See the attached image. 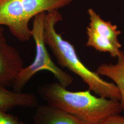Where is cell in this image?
Returning <instances> with one entry per match:
<instances>
[{"instance_id":"obj_6","label":"cell","mask_w":124,"mask_h":124,"mask_svg":"<svg viewBox=\"0 0 124 124\" xmlns=\"http://www.w3.org/2000/svg\"><path fill=\"white\" fill-rule=\"evenodd\" d=\"M33 122L34 124H85L75 116L48 103L37 107Z\"/></svg>"},{"instance_id":"obj_11","label":"cell","mask_w":124,"mask_h":124,"mask_svg":"<svg viewBox=\"0 0 124 124\" xmlns=\"http://www.w3.org/2000/svg\"><path fill=\"white\" fill-rule=\"evenodd\" d=\"M20 121L18 118L0 110V124H19Z\"/></svg>"},{"instance_id":"obj_3","label":"cell","mask_w":124,"mask_h":124,"mask_svg":"<svg viewBox=\"0 0 124 124\" xmlns=\"http://www.w3.org/2000/svg\"><path fill=\"white\" fill-rule=\"evenodd\" d=\"M74 0H0V25H5L21 42L32 37L29 24L31 18L42 12L59 9Z\"/></svg>"},{"instance_id":"obj_9","label":"cell","mask_w":124,"mask_h":124,"mask_svg":"<svg viewBox=\"0 0 124 124\" xmlns=\"http://www.w3.org/2000/svg\"><path fill=\"white\" fill-rule=\"evenodd\" d=\"M87 14L90 19L89 27L99 35L110 40L121 48L122 45L118 40V37L121 32L118 29V26L110 21L103 20L93 8L88 9Z\"/></svg>"},{"instance_id":"obj_7","label":"cell","mask_w":124,"mask_h":124,"mask_svg":"<svg viewBox=\"0 0 124 124\" xmlns=\"http://www.w3.org/2000/svg\"><path fill=\"white\" fill-rule=\"evenodd\" d=\"M39 105L37 98L33 94L9 91L0 85V110L7 112L16 107L34 108Z\"/></svg>"},{"instance_id":"obj_12","label":"cell","mask_w":124,"mask_h":124,"mask_svg":"<svg viewBox=\"0 0 124 124\" xmlns=\"http://www.w3.org/2000/svg\"><path fill=\"white\" fill-rule=\"evenodd\" d=\"M102 124H124V116L119 114L108 118Z\"/></svg>"},{"instance_id":"obj_5","label":"cell","mask_w":124,"mask_h":124,"mask_svg":"<svg viewBox=\"0 0 124 124\" xmlns=\"http://www.w3.org/2000/svg\"><path fill=\"white\" fill-rule=\"evenodd\" d=\"M23 68L19 51L8 43L3 33L0 34V85L12 86Z\"/></svg>"},{"instance_id":"obj_4","label":"cell","mask_w":124,"mask_h":124,"mask_svg":"<svg viewBox=\"0 0 124 124\" xmlns=\"http://www.w3.org/2000/svg\"><path fill=\"white\" fill-rule=\"evenodd\" d=\"M46 13H41L33 18L31 32L36 45V56L31 65L24 67L21 70L12 85L13 91L16 92L21 93L29 80L41 70L51 72L58 82L65 88L73 83V78L55 64L46 49L44 40Z\"/></svg>"},{"instance_id":"obj_2","label":"cell","mask_w":124,"mask_h":124,"mask_svg":"<svg viewBox=\"0 0 124 124\" xmlns=\"http://www.w3.org/2000/svg\"><path fill=\"white\" fill-rule=\"evenodd\" d=\"M62 17L58 9L46 12L44 23V40L58 64L79 76L89 90L99 97L120 101V94L116 85L104 80L97 72L90 70L81 62L75 48L56 31L55 26Z\"/></svg>"},{"instance_id":"obj_14","label":"cell","mask_w":124,"mask_h":124,"mask_svg":"<svg viewBox=\"0 0 124 124\" xmlns=\"http://www.w3.org/2000/svg\"><path fill=\"white\" fill-rule=\"evenodd\" d=\"M19 124H26L25 123H23V122L22 121H20V122H19Z\"/></svg>"},{"instance_id":"obj_13","label":"cell","mask_w":124,"mask_h":124,"mask_svg":"<svg viewBox=\"0 0 124 124\" xmlns=\"http://www.w3.org/2000/svg\"><path fill=\"white\" fill-rule=\"evenodd\" d=\"M4 33V29L0 25V34Z\"/></svg>"},{"instance_id":"obj_8","label":"cell","mask_w":124,"mask_h":124,"mask_svg":"<svg viewBox=\"0 0 124 124\" xmlns=\"http://www.w3.org/2000/svg\"><path fill=\"white\" fill-rule=\"evenodd\" d=\"M116 64L102 63L97 70L98 75L105 76L113 80L120 91V102L122 110H124V51L121 50L117 57Z\"/></svg>"},{"instance_id":"obj_10","label":"cell","mask_w":124,"mask_h":124,"mask_svg":"<svg viewBox=\"0 0 124 124\" xmlns=\"http://www.w3.org/2000/svg\"><path fill=\"white\" fill-rule=\"evenodd\" d=\"M86 33L88 37L86 46L93 47L100 52L108 53L113 58H117L119 55L120 48L110 40L99 35L88 26L86 27Z\"/></svg>"},{"instance_id":"obj_1","label":"cell","mask_w":124,"mask_h":124,"mask_svg":"<svg viewBox=\"0 0 124 124\" xmlns=\"http://www.w3.org/2000/svg\"><path fill=\"white\" fill-rule=\"evenodd\" d=\"M41 98L76 117L85 124H102L122 111L120 101L93 95L91 90L73 92L59 82L45 84L39 89Z\"/></svg>"}]
</instances>
